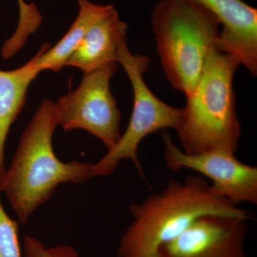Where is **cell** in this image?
Wrapping results in <instances>:
<instances>
[{"label":"cell","mask_w":257,"mask_h":257,"mask_svg":"<svg viewBox=\"0 0 257 257\" xmlns=\"http://www.w3.org/2000/svg\"><path fill=\"white\" fill-rule=\"evenodd\" d=\"M248 219L207 214L162 246L159 257H246Z\"/></svg>","instance_id":"8"},{"label":"cell","mask_w":257,"mask_h":257,"mask_svg":"<svg viewBox=\"0 0 257 257\" xmlns=\"http://www.w3.org/2000/svg\"><path fill=\"white\" fill-rule=\"evenodd\" d=\"M57 125L55 103L45 99L24 131L9 168L0 177V192L8 198L20 224H27L60 184L83 183L94 177V164L64 162L57 157L52 139Z\"/></svg>","instance_id":"2"},{"label":"cell","mask_w":257,"mask_h":257,"mask_svg":"<svg viewBox=\"0 0 257 257\" xmlns=\"http://www.w3.org/2000/svg\"><path fill=\"white\" fill-rule=\"evenodd\" d=\"M239 64L234 56L217 48L208 55L175 130L185 153L236 152L241 134L233 81Z\"/></svg>","instance_id":"3"},{"label":"cell","mask_w":257,"mask_h":257,"mask_svg":"<svg viewBox=\"0 0 257 257\" xmlns=\"http://www.w3.org/2000/svg\"><path fill=\"white\" fill-rule=\"evenodd\" d=\"M40 71L35 59L14 70H0V177L5 173V148L10 127L26 101L31 83Z\"/></svg>","instance_id":"12"},{"label":"cell","mask_w":257,"mask_h":257,"mask_svg":"<svg viewBox=\"0 0 257 257\" xmlns=\"http://www.w3.org/2000/svg\"><path fill=\"white\" fill-rule=\"evenodd\" d=\"M116 62L121 64L127 74L133 90V107L127 127L119 141L99 162L94 164V177L111 175L120 162L131 161L139 174L145 178L139 160L138 150L142 142L152 133L160 130H176L182 109L174 107L161 100L145 82L143 75L148 69L150 59L133 55L128 50L126 35L120 38Z\"/></svg>","instance_id":"5"},{"label":"cell","mask_w":257,"mask_h":257,"mask_svg":"<svg viewBox=\"0 0 257 257\" xmlns=\"http://www.w3.org/2000/svg\"><path fill=\"white\" fill-rule=\"evenodd\" d=\"M152 26L167 79L175 89L189 95L208 55L217 48L220 22L192 0H160L152 13Z\"/></svg>","instance_id":"4"},{"label":"cell","mask_w":257,"mask_h":257,"mask_svg":"<svg viewBox=\"0 0 257 257\" xmlns=\"http://www.w3.org/2000/svg\"><path fill=\"white\" fill-rule=\"evenodd\" d=\"M23 246L25 257H79L73 246L60 244L47 247L35 236H25Z\"/></svg>","instance_id":"15"},{"label":"cell","mask_w":257,"mask_h":257,"mask_svg":"<svg viewBox=\"0 0 257 257\" xmlns=\"http://www.w3.org/2000/svg\"><path fill=\"white\" fill-rule=\"evenodd\" d=\"M215 15L222 25L218 50L234 56L257 74V10L243 0H192Z\"/></svg>","instance_id":"9"},{"label":"cell","mask_w":257,"mask_h":257,"mask_svg":"<svg viewBox=\"0 0 257 257\" xmlns=\"http://www.w3.org/2000/svg\"><path fill=\"white\" fill-rule=\"evenodd\" d=\"M127 26L116 10L93 25L65 66H72L87 74L111 62H116L120 38Z\"/></svg>","instance_id":"10"},{"label":"cell","mask_w":257,"mask_h":257,"mask_svg":"<svg viewBox=\"0 0 257 257\" xmlns=\"http://www.w3.org/2000/svg\"><path fill=\"white\" fill-rule=\"evenodd\" d=\"M18 2L20 11L18 25L14 35L9 40L13 47L21 48L28 37L40 28L42 18L35 4H28L25 0H18Z\"/></svg>","instance_id":"13"},{"label":"cell","mask_w":257,"mask_h":257,"mask_svg":"<svg viewBox=\"0 0 257 257\" xmlns=\"http://www.w3.org/2000/svg\"><path fill=\"white\" fill-rule=\"evenodd\" d=\"M78 15L68 32L52 48L43 45L34 57L40 72L46 69L55 72L61 70L93 25L114 10L113 5H96L89 0H78Z\"/></svg>","instance_id":"11"},{"label":"cell","mask_w":257,"mask_h":257,"mask_svg":"<svg viewBox=\"0 0 257 257\" xmlns=\"http://www.w3.org/2000/svg\"><path fill=\"white\" fill-rule=\"evenodd\" d=\"M166 165L174 172L187 168L210 179L219 195L238 206L257 204V167L243 163L231 152L214 150L189 155L172 141L167 130L162 134Z\"/></svg>","instance_id":"7"},{"label":"cell","mask_w":257,"mask_h":257,"mask_svg":"<svg viewBox=\"0 0 257 257\" xmlns=\"http://www.w3.org/2000/svg\"><path fill=\"white\" fill-rule=\"evenodd\" d=\"M0 257H23L19 221L12 219L5 210L0 198Z\"/></svg>","instance_id":"14"},{"label":"cell","mask_w":257,"mask_h":257,"mask_svg":"<svg viewBox=\"0 0 257 257\" xmlns=\"http://www.w3.org/2000/svg\"><path fill=\"white\" fill-rule=\"evenodd\" d=\"M117 67V62H111L84 74L78 88L55 104L58 125L64 131L85 130L100 140L107 152L121 136V113L109 85Z\"/></svg>","instance_id":"6"},{"label":"cell","mask_w":257,"mask_h":257,"mask_svg":"<svg viewBox=\"0 0 257 257\" xmlns=\"http://www.w3.org/2000/svg\"><path fill=\"white\" fill-rule=\"evenodd\" d=\"M130 211L133 221L120 239L118 257H159L162 246L207 214L253 219L196 175L183 182L170 179L160 192L132 204Z\"/></svg>","instance_id":"1"}]
</instances>
